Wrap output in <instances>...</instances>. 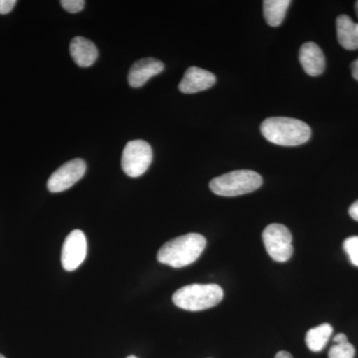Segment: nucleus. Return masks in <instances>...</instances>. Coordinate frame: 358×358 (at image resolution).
Returning <instances> with one entry per match:
<instances>
[{
  "label": "nucleus",
  "instance_id": "f257e3e1",
  "mask_svg": "<svg viewBox=\"0 0 358 358\" xmlns=\"http://www.w3.org/2000/svg\"><path fill=\"white\" fill-rule=\"evenodd\" d=\"M206 246V239L197 233L181 235L166 242L157 252V260L173 268H183L194 263Z\"/></svg>",
  "mask_w": 358,
  "mask_h": 358
},
{
  "label": "nucleus",
  "instance_id": "f03ea898",
  "mask_svg": "<svg viewBox=\"0 0 358 358\" xmlns=\"http://www.w3.org/2000/svg\"><path fill=\"white\" fill-rule=\"evenodd\" d=\"M266 140L282 147H296L307 143L312 129L306 122L292 117H268L261 124Z\"/></svg>",
  "mask_w": 358,
  "mask_h": 358
},
{
  "label": "nucleus",
  "instance_id": "7ed1b4c3",
  "mask_svg": "<svg viewBox=\"0 0 358 358\" xmlns=\"http://www.w3.org/2000/svg\"><path fill=\"white\" fill-rule=\"evenodd\" d=\"M222 288L215 284H193L178 289L173 296L176 307L199 312L217 306L223 300Z\"/></svg>",
  "mask_w": 358,
  "mask_h": 358
},
{
  "label": "nucleus",
  "instance_id": "20e7f679",
  "mask_svg": "<svg viewBox=\"0 0 358 358\" xmlns=\"http://www.w3.org/2000/svg\"><path fill=\"white\" fill-rule=\"evenodd\" d=\"M263 185V178L256 171H234L212 179L211 192L219 196L234 197L247 194L259 189Z\"/></svg>",
  "mask_w": 358,
  "mask_h": 358
},
{
  "label": "nucleus",
  "instance_id": "39448f33",
  "mask_svg": "<svg viewBox=\"0 0 358 358\" xmlns=\"http://www.w3.org/2000/svg\"><path fill=\"white\" fill-rule=\"evenodd\" d=\"M152 162V150L150 143L141 140L129 141L124 148L122 169L129 178H140Z\"/></svg>",
  "mask_w": 358,
  "mask_h": 358
},
{
  "label": "nucleus",
  "instance_id": "423d86ee",
  "mask_svg": "<svg viewBox=\"0 0 358 358\" xmlns=\"http://www.w3.org/2000/svg\"><path fill=\"white\" fill-rule=\"evenodd\" d=\"M263 242L268 255L277 262H287L293 255V237L286 226L271 224L264 230Z\"/></svg>",
  "mask_w": 358,
  "mask_h": 358
},
{
  "label": "nucleus",
  "instance_id": "0eeeda50",
  "mask_svg": "<svg viewBox=\"0 0 358 358\" xmlns=\"http://www.w3.org/2000/svg\"><path fill=\"white\" fill-rule=\"evenodd\" d=\"M86 169V162L81 159H75L66 162L52 173L47 182L49 192L59 193L69 189L83 178Z\"/></svg>",
  "mask_w": 358,
  "mask_h": 358
},
{
  "label": "nucleus",
  "instance_id": "6e6552de",
  "mask_svg": "<svg viewBox=\"0 0 358 358\" xmlns=\"http://www.w3.org/2000/svg\"><path fill=\"white\" fill-rule=\"evenodd\" d=\"M87 239L81 230H74L66 237L61 262L66 271H74L81 266L87 256Z\"/></svg>",
  "mask_w": 358,
  "mask_h": 358
},
{
  "label": "nucleus",
  "instance_id": "1a4fd4ad",
  "mask_svg": "<svg viewBox=\"0 0 358 358\" xmlns=\"http://www.w3.org/2000/svg\"><path fill=\"white\" fill-rule=\"evenodd\" d=\"M216 83L213 73L199 67H190L179 83L178 88L185 94H195L211 88Z\"/></svg>",
  "mask_w": 358,
  "mask_h": 358
},
{
  "label": "nucleus",
  "instance_id": "9d476101",
  "mask_svg": "<svg viewBox=\"0 0 358 358\" xmlns=\"http://www.w3.org/2000/svg\"><path fill=\"white\" fill-rule=\"evenodd\" d=\"M164 69V63L155 58H143L134 63L129 72V86L141 88L150 78L160 74Z\"/></svg>",
  "mask_w": 358,
  "mask_h": 358
},
{
  "label": "nucleus",
  "instance_id": "9b49d317",
  "mask_svg": "<svg viewBox=\"0 0 358 358\" xmlns=\"http://www.w3.org/2000/svg\"><path fill=\"white\" fill-rule=\"evenodd\" d=\"M300 62L303 70L310 76H320L326 68V58L319 45L313 42H307L301 45L300 49Z\"/></svg>",
  "mask_w": 358,
  "mask_h": 358
},
{
  "label": "nucleus",
  "instance_id": "f8f14e48",
  "mask_svg": "<svg viewBox=\"0 0 358 358\" xmlns=\"http://www.w3.org/2000/svg\"><path fill=\"white\" fill-rule=\"evenodd\" d=\"M70 54L80 67H90L98 59V49L93 42L84 37L77 36L71 41Z\"/></svg>",
  "mask_w": 358,
  "mask_h": 358
},
{
  "label": "nucleus",
  "instance_id": "ddd939ff",
  "mask_svg": "<svg viewBox=\"0 0 358 358\" xmlns=\"http://www.w3.org/2000/svg\"><path fill=\"white\" fill-rule=\"evenodd\" d=\"M336 32L339 44L346 50L358 49V24L348 15L338 16L336 20Z\"/></svg>",
  "mask_w": 358,
  "mask_h": 358
},
{
  "label": "nucleus",
  "instance_id": "4468645a",
  "mask_svg": "<svg viewBox=\"0 0 358 358\" xmlns=\"http://www.w3.org/2000/svg\"><path fill=\"white\" fill-rule=\"evenodd\" d=\"M291 3L289 0H265L263 2L264 17L268 24L273 27L281 25Z\"/></svg>",
  "mask_w": 358,
  "mask_h": 358
},
{
  "label": "nucleus",
  "instance_id": "2eb2a0df",
  "mask_svg": "<svg viewBox=\"0 0 358 358\" xmlns=\"http://www.w3.org/2000/svg\"><path fill=\"white\" fill-rule=\"evenodd\" d=\"M333 331V327L329 324H322L310 329L306 336V343L308 350L313 352H319L324 350Z\"/></svg>",
  "mask_w": 358,
  "mask_h": 358
},
{
  "label": "nucleus",
  "instance_id": "dca6fc26",
  "mask_svg": "<svg viewBox=\"0 0 358 358\" xmlns=\"http://www.w3.org/2000/svg\"><path fill=\"white\" fill-rule=\"evenodd\" d=\"M355 348L352 343H343L334 345L329 350V358H353L355 357Z\"/></svg>",
  "mask_w": 358,
  "mask_h": 358
},
{
  "label": "nucleus",
  "instance_id": "f3484780",
  "mask_svg": "<svg viewBox=\"0 0 358 358\" xmlns=\"http://www.w3.org/2000/svg\"><path fill=\"white\" fill-rule=\"evenodd\" d=\"M343 249L350 257V262L358 267V236L348 238L343 242Z\"/></svg>",
  "mask_w": 358,
  "mask_h": 358
},
{
  "label": "nucleus",
  "instance_id": "a211bd4d",
  "mask_svg": "<svg viewBox=\"0 0 358 358\" xmlns=\"http://www.w3.org/2000/svg\"><path fill=\"white\" fill-rule=\"evenodd\" d=\"M61 6L70 13H77L83 10L86 2L84 0H62Z\"/></svg>",
  "mask_w": 358,
  "mask_h": 358
},
{
  "label": "nucleus",
  "instance_id": "6ab92c4d",
  "mask_svg": "<svg viewBox=\"0 0 358 358\" xmlns=\"http://www.w3.org/2000/svg\"><path fill=\"white\" fill-rule=\"evenodd\" d=\"M17 1L16 0H0V14H8L13 10Z\"/></svg>",
  "mask_w": 358,
  "mask_h": 358
},
{
  "label": "nucleus",
  "instance_id": "aec40b11",
  "mask_svg": "<svg viewBox=\"0 0 358 358\" xmlns=\"http://www.w3.org/2000/svg\"><path fill=\"white\" fill-rule=\"evenodd\" d=\"M348 213H350V217H352L353 220L357 221L358 222V200L350 207Z\"/></svg>",
  "mask_w": 358,
  "mask_h": 358
},
{
  "label": "nucleus",
  "instance_id": "412c9836",
  "mask_svg": "<svg viewBox=\"0 0 358 358\" xmlns=\"http://www.w3.org/2000/svg\"><path fill=\"white\" fill-rule=\"evenodd\" d=\"M334 341L336 345H338V343H348V339L345 334H338L334 336Z\"/></svg>",
  "mask_w": 358,
  "mask_h": 358
},
{
  "label": "nucleus",
  "instance_id": "4be33fe9",
  "mask_svg": "<svg viewBox=\"0 0 358 358\" xmlns=\"http://www.w3.org/2000/svg\"><path fill=\"white\" fill-rule=\"evenodd\" d=\"M352 73L353 78L358 81V59L352 64Z\"/></svg>",
  "mask_w": 358,
  "mask_h": 358
},
{
  "label": "nucleus",
  "instance_id": "5701e85b",
  "mask_svg": "<svg viewBox=\"0 0 358 358\" xmlns=\"http://www.w3.org/2000/svg\"><path fill=\"white\" fill-rule=\"evenodd\" d=\"M275 358H293L291 353L287 352H279L275 355Z\"/></svg>",
  "mask_w": 358,
  "mask_h": 358
},
{
  "label": "nucleus",
  "instance_id": "b1692460",
  "mask_svg": "<svg viewBox=\"0 0 358 358\" xmlns=\"http://www.w3.org/2000/svg\"><path fill=\"white\" fill-rule=\"evenodd\" d=\"M355 13H357V15L358 17V1L355 2Z\"/></svg>",
  "mask_w": 358,
  "mask_h": 358
},
{
  "label": "nucleus",
  "instance_id": "393cba45",
  "mask_svg": "<svg viewBox=\"0 0 358 358\" xmlns=\"http://www.w3.org/2000/svg\"><path fill=\"white\" fill-rule=\"evenodd\" d=\"M127 358H138V357H134V355H129V357H128Z\"/></svg>",
  "mask_w": 358,
  "mask_h": 358
},
{
  "label": "nucleus",
  "instance_id": "a878e982",
  "mask_svg": "<svg viewBox=\"0 0 358 358\" xmlns=\"http://www.w3.org/2000/svg\"><path fill=\"white\" fill-rule=\"evenodd\" d=\"M0 358H6V357H4L3 355H0Z\"/></svg>",
  "mask_w": 358,
  "mask_h": 358
}]
</instances>
